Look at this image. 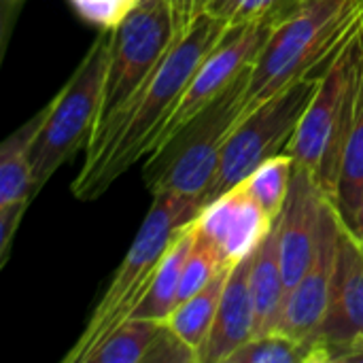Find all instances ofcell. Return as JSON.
Wrapping results in <instances>:
<instances>
[{
    "label": "cell",
    "instance_id": "cell-24",
    "mask_svg": "<svg viewBox=\"0 0 363 363\" xmlns=\"http://www.w3.org/2000/svg\"><path fill=\"white\" fill-rule=\"evenodd\" d=\"M223 270L217 251L213 249V245L196 230L194 223V242L189 249V255L185 259L183 266V274H181V287H179V304L189 300L194 294H198L202 287H206L215 274Z\"/></svg>",
    "mask_w": 363,
    "mask_h": 363
},
{
    "label": "cell",
    "instance_id": "cell-29",
    "mask_svg": "<svg viewBox=\"0 0 363 363\" xmlns=\"http://www.w3.org/2000/svg\"><path fill=\"white\" fill-rule=\"evenodd\" d=\"M13 2H19V0H13Z\"/></svg>",
    "mask_w": 363,
    "mask_h": 363
},
{
    "label": "cell",
    "instance_id": "cell-8",
    "mask_svg": "<svg viewBox=\"0 0 363 363\" xmlns=\"http://www.w3.org/2000/svg\"><path fill=\"white\" fill-rule=\"evenodd\" d=\"M317 83L319 74L296 81L236 121L223 143L217 177L202 196V208L249 179L266 160L287 151Z\"/></svg>",
    "mask_w": 363,
    "mask_h": 363
},
{
    "label": "cell",
    "instance_id": "cell-7",
    "mask_svg": "<svg viewBox=\"0 0 363 363\" xmlns=\"http://www.w3.org/2000/svg\"><path fill=\"white\" fill-rule=\"evenodd\" d=\"M174 38L177 28L170 0H138L128 15L111 28L100 119L94 136L132 104L166 57Z\"/></svg>",
    "mask_w": 363,
    "mask_h": 363
},
{
    "label": "cell",
    "instance_id": "cell-9",
    "mask_svg": "<svg viewBox=\"0 0 363 363\" xmlns=\"http://www.w3.org/2000/svg\"><path fill=\"white\" fill-rule=\"evenodd\" d=\"M272 30V26H236L225 30L221 40L208 51V55L200 62L198 70L194 72L155 149L170 140L181 128H185L196 115H200L240 77V72L255 60Z\"/></svg>",
    "mask_w": 363,
    "mask_h": 363
},
{
    "label": "cell",
    "instance_id": "cell-4",
    "mask_svg": "<svg viewBox=\"0 0 363 363\" xmlns=\"http://www.w3.org/2000/svg\"><path fill=\"white\" fill-rule=\"evenodd\" d=\"M362 74L363 28L319 74L317 89L285 151L313 172L332 200H336L342 153L357 111Z\"/></svg>",
    "mask_w": 363,
    "mask_h": 363
},
{
    "label": "cell",
    "instance_id": "cell-27",
    "mask_svg": "<svg viewBox=\"0 0 363 363\" xmlns=\"http://www.w3.org/2000/svg\"><path fill=\"white\" fill-rule=\"evenodd\" d=\"M208 4H211V0H170L177 36L183 34L202 13H206Z\"/></svg>",
    "mask_w": 363,
    "mask_h": 363
},
{
    "label": "cell",
    "instance_id": "cell-21",
    "mask_svg": "<svg viewBox=\"0 0 363 363\" xmlns=\"http://www.w3.org/2000/svg\"><path fill=\"white\" fill-rule=\"evenodd\" d=\"M363 194V74L362 87H359V100L355 119L351 125V132L347 136L345 153H342V166L338 177V189H336V206L345 221L349 223L357 211V204Z\"/></svg>",
    "mask_w": 363,
    "mask_h": 363
},
{
    "label": "cell",
    "instance_id": "cell-3",
    "mask_svg": "<svg viewBox=\"0 0 363 363\" xmlns=\"http://www.w3.org/2000/svg\"><path fill=\"white\" fill-rule=\"evenodd\" d=\"M202 206L198 200L179 194L153 196V204L130 247L121 266L113 274L108 287L102 291L85 330L74 347L66 353L64 363H85L102 345V340L132 317L134 308L145 298L160 262L170 249L177 234L189 225Z\"/></svg>",
    "mask_w": 363,
    "mask_h": 363
},
{
    "label": "cell",
    "instance_id": "cell-25",
    "mask_svg": "<svg viewBox=\"0 0 363 363\" xmlns=\"http://www.w3.org/2000/svg\"><path fill=\"white\" fill-rule=\"evenodd\" d=\"M145 363H200L196 349H191L179 334L162 323Z\"/></svg>",
    "mask_w": 363,
    "mask_h": 363
},
{
    "label": "cell",
    "instance_id": "cell-2",
    "mask_svg": "<svg viewBox=\"0 0 363 363\" xmlns=\"http://www.w3.org/2000/svg\"><path fill=\"white\" fill-rule=\"evenodd\" d=\"M362 28L363 0H302L255 55L240 117L296 81L321 74Z\"/></svg>",
    "mask_w": 363,
    "mask_h": 363
},
{
    "label": "cell",
    "instance_id": "cell-12",
    "mask_svg": "<svg viewBox=\"0 0 363 363\" xmlns=\"http://www.w3.org/2000/svg\"><path fill=\"white\" fill-rule=\"evenodd\" d=\"M325 200L328 194L313 172L296 164L285 206L277 217L279 251L287 291L296 287L313 262Z\"/></svg>",
    "mask_w": 363,
    "mask_h": 363
},
{
    "label": "cell",
    "instance_id": "cell-5",
    "mask_svg": "<svg viewBox=\"0 0 363 363\" xmlns=\"http://www.w3.org/2000/svg\"><path fill=\"white\" fill-rule=\"evenodd\" d=\"M251 64L215 102L145 157L143 177L151 196L179 194L202 202L217 177L223 143L240 119Z\"/></svg>",
    "mask_w": 363,
    "mask_h": 363
},
{
    "label": "cell",
    "instance_id": "cell-18",
    "mask_svg": "<svg viewBox=\"0 0 363 363\" xmlns=\"http://www.w3.org/2000/svg\"><path fill=\"white\" fill-rule=\"evenodd\" d=\"M230 270L232 268L219 270L206 287H202L189 300L181 302L166 321V325L174 334H179L191 349H196L198 357H202V351L211 338L215 317H217V308H219Z\"/></svg>",
    "mask_w": 363,
    "mask_h": 363
},
{
    "label": "cell",
    "instance_id": "cell-1",
    "mask_svg": "<svg viewBox=\"0 0 363 363\" xmlns=\"http://www.w3.org/2000/svg\"><path fill=\"white\" fill-rule=\"evenodd\" d=\"M225 30L217 17L202 13L174 38L166 57L132 104L87 145L85 164L70 185L77 200L100 198L119 177L155 149L194 72Z\"/></svg>",
    "mask_w": 363,
    "mask_h": 363
},
{
    "label": "cell",
    "instance_id": "cell-19",
    "mask_svg": "<svg viewBox=\"0 0 363 363\" xmlns=\"http://www.w3.org/2000/svg\"><path fill=\"white\" fill-rule=\"evenodd\" d=\"M323 340H298L281 332H268L242 345L228 363H328Z\"/></svg>",
    "mask_w": 363,
    "mask_h": 363
},
{
    "label": "cell",
    "instance_id": "cell-15",
    "mask_svg": "<svg viewBox=\"0 0 363 363\" xmlns=\"http://www.w3.org/2000/svg\"><path fill=\"white\" fill-rule=\"evenodd\" d=\"M251 257H245L230 270L200 363H228L242 345L255 338V302L249 283Z\"/></svg>",
    "mask_w": 363,
    "mask_h": 363
},
{
    "label": "cell",
    "instance_id": "cell-6",
    "mask_svg": "<svg viewBox=\"0 0 363 363\" xmlns=\"http://www.w3.org/2000/svg\"><path fill=\"white\" fill-rule=\"evenodd\" d=\"M108 49L111 28H100V34L79 62L77 70L51 98L49 115L30 153L34 198L68 160L81 149H87L100 119Z\"/></svg>",
    "mask_w": 363,
    "mask_h": 363
},
{
    "label": "cell",
    "instance_id": "cell-28",
    "mask_svg": "<svg viewBox=\"0 0 363 363\" xmlns=\"http://www.w3.org/2000/svg\"><path fill=\"white\" fill-rule=\"evenodd\" d=\"M349 225L353 228V232H355V234H357V236L363 240V194H362L359 204H357V211H355L353 219L349 221Z\"/></svg>",
    "mask_w": 363,
    "mask_h": 363
},
{
    "label": "cell",
    "instance_id": "cell-23",
    "mask_svg": "<svg viewBox=\"0 0 363 363\" xmlns=\"http://www.w3.org/2000/svg\"><path fill=\"white\" fill-rule=\"evenodd\" d=\"M294 168H296V160L289 153H279L266 160L249 179H245L249 191L259 202V206L268 213L270 219H277L285 206Z\"/></svg>",
    "mask_w": 363,
    "mask_h": 363
},
{
    "label": "cell",
    "instance_id": "cell-14",
    "mask_svg": "<svg viewBox=\"0 0 363 363\" xmlns=\"http://www.w3.org/2000/svg\"><path fill=\"white\" fill-rule=\"evenodd\" d=\"M47 115L49 102L0 147V266L6 264L21 217L34 200L30 153Z\"/></svg>",
    "mask_w": 363,
    "mask_h": 363
},
{
    "label": "cell",
    "instance_id": "cell-16",
    "mask_svg": "<svg viewBox=\"0 0 363 363\" xmlns=\"http://www.w3.org/2000/svg\"><path fill=\"white\" fill-rule=\"evenodd\" d=\"M249 283L255 302V336H262L274 330L287 296L283 266H281V251H279L277 219L251 257Z\"/></svg>",
    "mask_w": 363,
    "mask_h": 363
},
{
    "label": "cell",
    "instance_id": "cell-17",
    "mask_svg": "<svg viewBox=\"0 0 363 363\" xmlns=\"http://www.w3.org/2000/svg\"><path fill=\"white\" fill-rule=\"evenodd\" d=\"M191 242H194V221L189 225H185L177 234V238L172 240L170 249L166 251L164 259L160 262V266L155 270V277H153L145 298L134 308L132 317L153 319L160 323L168 321V317L179 306L181 274H183V266H185V259L189 255Z\"/></svg>",
    "mask_w": 363,
    "mask_h": 363
},
{
    "label": "cell",
    "instance_id": "cell-26",
    "mask_svg": "<svg viewBox=\"0 0 363 363\" xmlns=\"http://www.w3.org/2000/svg\"><path fill=\"white\" fill-rule=\"evenodd\" d=\"M138 0H70L74 11L98 28H115Z\"/></svg>",
    "mask_w": 363,
    "mask_h": 363
},
{
    "label": "cell",
    "instance_id": "cell-22",
    "mask_svg": "<svg viewBox=\"0 0 363 363\" xmlns=\"http://www.w3.org/2000/svg\"><path fill=\"white\" fill-rule=\"evenodd\" d=\"M302 0H211L206 13L217 17L225 28L236 26H272L289 19Z\"/></svg>",
    "mask_w": 363,
    "mask_h": 363
},
{
    "label": "cell",
    "instance_id": "cell-20",
    "mask_svg": "<svg viewBox=\"0 0 363 363\" xmlns=\"http://www.w3.org/2000/svg\"><path fill=\"white\" fill-rule=\"evenodd\" d=\"M162 323L153 319H125L113 330L85 363H145Z\"/></svg>",
    "mask_w": 363,
    "mask_h": 363
},
{
    "label": "cell",
    "instance_id": "cell-11",
    "mask_svg": "<svg viewBox=\"0 0 363 363\" xmlns=\"http://www.w3.org/2000/svg\"><path fill=\"white\" fill-rule=\"evenodd\" d=\"M196 230L213 245L223 268H234L253 255L266 238L274 219L259 206L247 187V181L206 204L194 219Z\"/></svg>",
    "mask_w": 363,
    "mask_h": 363
},
{
    "label": "cell",
    "instance_id": "cell-13",
    "mask_svg": "<svg viewBox=\"0 0 363 363\" xmlns=\"http://www.w3.org/2000/svg\"><path fill=\"white\" fill-rule=\"evenodd\" d=\"M357 336H363V240L340 215L332 298L319 338L332 355Z\"/></svg>",
    "mask_w": 363,
    "mask_h": 363
},
{
    "label": "cell",
    "instance_id": "cell-10",
    "mask_svg": "<svg viewBox=\"0 0 363 363\" xmlns=\"http://www.w3.org/2000/svg\"><path fill=\"white\" fill-rule=\"evenodd\" d=\"M338 225L340 211L328 196L313 262L296 287L287 291L281 317L272 332H281L298 340H321L319 334L332 298V281L338 253Z\"/></svg>",
    "mask_w": 363,
    "mask_h": 363
}]
</instances>
